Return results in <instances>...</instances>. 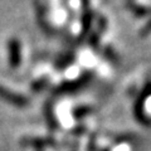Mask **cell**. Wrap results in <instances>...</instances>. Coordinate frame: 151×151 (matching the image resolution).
<instances>
[{
    "mask_svg": "<svg viewBox=\"0 0 151 151\" xmlns=\"http://www.w3.org/2000/svg\"><path fill=\"white\" fill-rule=\"evenodd\" d=\"M8 57H9V64L13 68H17L22 63V45L19 40L15 38H12L8 42Z\"/></svg>",
    "mask_w": 151,
    "mask_h": 151,
    "instance_id": "6da1fadb",
    "label": "cell"
},
{
    "mask_svg": "<svg viewBox=\"0 0 151 151\" xmlns=\"http://www.w3.org/2000/svg\"><path fill=\"white\" fill-rule=\"evenodd\" d=\"M0 98L8 103H12L13 106H17V107H24L28 105V100L24 96L9 91L8 88L3 87V86H0Z\"/></svg>",
    "mask_w": 151,
    "mask_h": 151,
    "instance_id": "7a4b0ae2",
    "label": "cell"
}]
</instances>
